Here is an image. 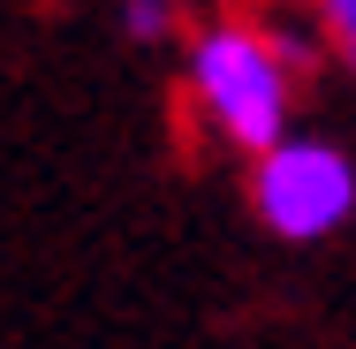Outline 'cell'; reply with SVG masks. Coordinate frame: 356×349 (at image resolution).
<instances>
[{
    "label": "cell",
    "instance_id": "6da1fadb",
    "mask_svg": "<svg viewBox=\"0 0 356 349\" xmlns=\"http://www.w3.org/2000/svg\"><path fill=\"white\" fill-rule=\"evenodd\" d=\"M182 84L197 99V114L213 122L235 152H273L288 130V107H296V69L281 61L273 31L258 23H205L190 38V61H182Z\"/></svg>",
    "mask_w": 356,
    "mask_h": 349
},
{
    "label": "cell",
    "instance_id": "7a4b0ae2",
    "mask_svg": "<svg viewBox=\"0 0 356 349\" xmlns=\"http://www.w3.org/2000/svg\"><path fill=\"white\" fill-rule=\"evenodd\" d=\"M250 212L281 243H326L356 220V152L334 137H281L250 160Z\"/></svg>",
    "mask_w": 356,
    "mask_h": 349
},
{
    "label": "cell",
    "instance_id": "3957f363",
    "mask_svg": "<svg viewBox=\"0 0 356 349\" xmlns=\"http://www.w3.org/2000/svg\"><path fill=\"white\" fill-rule=\"evenodd\" d=\"M122 31L144 38V46L175 38V0H122Z\"/></svg>",
    "mask_w": 356,
    "mask_h": 349
},
{
    "label": "cell",
    "instance_id": "277c9868",
    "mask_svg": "<svg viewBox=\"0 0 356 349\" xmlns=\"http://www.w3.org/2000/svg\"><path fill=\"white\" fill-rule=\"evenodd\" d=\"M318 15H326V38L341 46V61L356 69V0H318Z\"/></svg>",
    "mask_w": 356,
    "mask_h": 349
}]
</instances>
